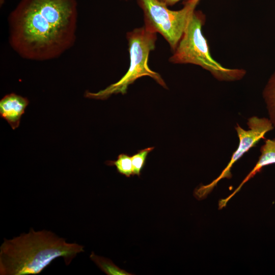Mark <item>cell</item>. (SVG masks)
Returning <instances> with one entry per match:
<instances>
[{
  "mask_svg": "<svg viewBox=\"0 0 275 275\" xmlns=\"http://www.w3.org/2000/svg\"><path fill=\"white\" fill-rule=\"evenodd\" d=\"M76 0H20L8 18L9 43L21 58L60 57L76 40Z\"/></svg>",
  "mask_w": 275,
  "mask_h": 275,
  "instance_id": "cell-1",
  "label": "cell"
},
{
  "mask_svg": "<svg viewBox=\"0 0 275 275\" xmlns=\"http://www.w3.org/2000/svg\"><path fill=\"white\" fill-rule=\"evenodd\" d=\"M84 251V246L67 242L50 231L31 228L27 233L4 239L0 246V274H39L56 258H63L68 265Z\"/></svg>",
  "mask_w": 275,
  "mask_h": 275,
  "instance_id": "cell-2",
  "label": "cell"
},
{
  "mask_svg": "<svg viewBox=\"0 0 275 275\" xmlns=\"http://www.w3.org/2000/svg\"><path fill=\"white\" fill-rule=\"evenodd\" d=\"M204 19L202 13L195 11L169 61L173 64L200 66L219 80L241 79L245 74L244 70L224 67L212 58L208 42L202 32Z\"/></svg>",
  "mask_w": 275,
  "mask_h": 275,
  "instance_id": "cell-3",
  "label": "cell"
},
{
  "mask_svg": "<svg viewBox=\"0 0 275 275\" xmlns=\"http://www.w3.org/2000/svg\"><path fill=\"white\" fill-rule=\"evenodd\" d=\"M126 38L130 57V65L126 73L116 83L97 93H87L86 96L105 99L113 94H124L130 85L139 78L145 76L152 78L160 86L167 88L160 75L151 70L148 66L150 53L155 47L157 33L144 25L128 32Z\"/></svg>",
  "mask_w": 275,
  "mask_h": 275,
  "instance_id": "cell-4",
  "label": "cell"
},
{
  "mask_svg": "<svg viewBox=\"0 0 275 275\" xmlns=\"http://www.w3.org/2000/svg\"><path fill=\"white\" fill-rule=\"evenodd\" d=\"M200 0H189L177 11L170 10L158 0H138L143 10L144 26L163 36L174 51Z\"/></svg>",
  "mask_w": 275,
  "mask_h": 275,
  "instance_id": "cell-5",
  "label": "cell"
},
{
  "mask_svg": "<svg viewBox=\"0 0 275 275\" xmlns=\"http://www.w3.org/2000/svg\"><path fill=\"white\" fill-rule=\"evenodd\" d=\"M249 129H243L237 124L235 129L239 139L237 149L233 152L228 165L218 177L210 183L201 185L195 189V197L199 200L203 199L212 190L217 183L224 178L232 177L231 170L233 165L250 149L255 146L261 139H265V134L274 129L268 118L253 116L248 120Z\"/></svg>",
  "mask_w": 275,
  "mask_h": 275,
  "instance_id": "cell-6",
  "label": "cell"
},
{
  "mask_svg": "<svg viewBox=\"0 0 275 275\" xmlns=\"http://www.w3.org/2000/svg\"><path fill=\"white\" fill-rule=\"evenodd\" d=\"M29 103L27 98L14 93L7 94L0 100V116L15 129L19 126L21 116Z\"/></svg>",
  "mask_w": 275,
  "mask_h": 275,
  "instance_id": "cell-7",
  "label": "cell"
},
{
  "mask_svg": "<svg viewBox=\"0 0 275 275\" xmlns=\"http://www.w3.org/2000/svg\"><path fill=\"white\" fill-rule=\"evenodd\" d=\"M260 151V155L253 169L232 194L219 201V209L224 207L228 202L240 190L242 186L257 173L261 172L264 167L275 163V139L266 140L264 144L261 147Z\"/></svg>",
  "mask_w": 275,
  "mask_h": 275,
  "instance_id": "cell-8",
  "label": "cell"
},
{
  "mask_svg": "<svg viewBox=\"0 0 275 275\" xmlns=\"http://www.w3.org/2000/svg\"><path fill=\"white\" fill-rule=\"evenodd\" d=\"M268 118L275 129V71L269 77L262 92Z\"/></svg>",
  "mask_w": 275,
  "mask_h": 275,
  "instance_id": "cell-9",
  "label": "cell"
},
{
  "mask_svg": "<svg viewBox=\"0 0 275 275\" xmlns=\"http://www.w3.org/2000/svg\"><path fill=\"white\" fill-rule=\"evenodd\" d=\"M90 258L102 271L107 275L132 274L118 267L110 259L98 256L93 252L90 255Z\"/></svg>",
  "mask_w": 275,
  "mask_h": 275,
  "instance_id": "cell-10",
  "label": "cell"
},
{
  "mask_svg": "<svg viewBox=\"0 0 275 275\" xmlns=\"http://www.w3.org/2000/svg\"><path fill=\"white\" fill-rule=\"evenodd\" d=\"M105 163L109 166H115L118 172L127 177L133 176L131 157L127 154H120L117 160L107 161Z\"/></svg>",
  "mask_w": 275,
  "mask_h": 275,
  "instance_id": "cell-11",
  "label": "cell"
},
{
  "mask_svg": "<svg viewBox=\"0 0 275 275\" xmlns=\"http://www.w3.org/2000/svg\"><path fill=\"white\" fill-rule=\"evenodd\" d=\"M153 149L154 147H149L141 150L131 156L133 175L140 176L141 172L145 166L147 155Z\"/></svg>",
  "mask_w": 275,
  "mask_h": 275,
  "instance_id": "cell-12",
  "label": "cell"
},
{
  "mask_svg": "<svg viewBox=\"0 0 275 275\" xmlns=\"http://www.w3.org/2000/svg\"><path fill=\"white\" fill-rule=\"evenodd\" d=\"M158 1L164 3L167 6H171L176 4L177 2H178L180 0H158Z\"/></svg>",
  "mask_w": 275,
  "mask_h": 275,
  "instance_id": "cell-13",
  "label": "cell"
}]
</instances>
